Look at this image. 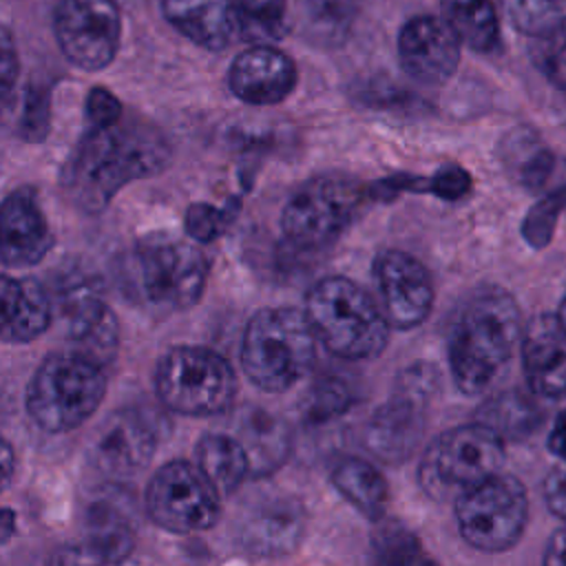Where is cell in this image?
Segmentation results:
<instances>
[{
	"mask_svg": "<svg viewBox=\"0 0 566 566\" xmlns=\"http://www.w3.org/2000/svg\"><path fill=\"white\" fill-rule=\"evenodd\" d=\"M455 522L467 544L502 553L520 542L528 522V495L511 473H495L455 497Z\"/></svg>",
	"mask_w": 566,
	"mask_h": 566,
	"instance_id": "9",
	"label": "cell"
},
{
	"mask_svg": "<svg viewBox=\"0 0 566 566\" xmlns=\"http://www.w3.org/2000/svg\"><path fill=\"white\" fill-rule=\"evenodd\" d=\"M53 316V301L44 285L31 276L0 274V338L31 343L42 336Z\"/></svg>",
	"mask_w": 566,
	"mask_h": 566,
	"instance_id": "22",
	"label": "cell"
},
{
	"mask_svg": "<svg viewBox=\"0 0 566 566\" xmlns=\"http://www.w3.org/2000/svg\"><path fill=\"white\" fill-rule=\"evenodd\" d=\"M195 464L219 495L234 493L250 475L243 447L230 433H206L195 447Z\"/></svg>",
	"mask_w": 566,
	"mask_h": 566,
	"instance_id": "25",
	"label": "cell"
},
{
	"mask_svg": "<svg viewBox=\"0 0 566 566\" xmlns=\"http://www.w3.org/2000/svg\"><path fill=\"white\" fill-rule=\"evenodd\" d=\"M170 157L168 139L144 119L88 128L62 168V188L80 210L99 212L130 181L159 175Z\"/></svg>",
	"mask_w": 566,
	"mask_h": 566,
	"instance_id": "1",
	"label": "cell"
},
{
	"mask_svg": "<svg viewBox=\"0 0 566 566\" xmlns=\"http://www.w3.org/2000/svg\"><path fill=\"white\" fill-rule=\"evenodd\" d=\"M427 190L444 201H455L469 195L471 175L460 166H442L431 179H427Z\"/></svg>",
	"mask_w": 566,
	"mask_h": 566,
	"instance_id": "40",
	"label": "cell"
},
{
	"mask_svg": "<svg viewBox=\"0 0 566 566\" xmlns=\"http://www.w3.org/2000/svg\"><path fill=\"white\" fill-rule=\"evenodd\" d=\"M228 223H230V217L226 210L214 208L203 201L190 203L186 210V217H184L186 234L199 243L214 241L226 230Z\"/></svg>",
	"mask_w": 566,
	"mask_h": 566,
	"instance_id": "36",
	"label": "cell"
},
{
	"mask_svg": "<svg viewBox=\"0 0 566 566\" xmlns=\"http://www.w3.org/2000/svg\"><path fill=\"white\" fill-rule=\"evenodd\" d=\"M548 449L555 458L566 462V409H562L548 431Z\"/></svg>",
	"mask_w": 566,
	"mask_h": 566,
	"instance_id": "46",
	"label": "cell"
},
{
	"mask_svg": "<svg viewBox=\"0 0 566 566\" xmlns=\"http://www.w3.org/2000/svg\"><path fill=\"white\" fill-rule=\"evenodd\" d=\"M363 184L343 172H323L298 186L287 199L281 228L301 250L325 248L352 223L363 206Z\"/></svg>",
	"mask_w": 566,
	"mask_h": 566,
	"instance_id": "8",
	"label": "cell"
},
{
	"mask_svg": "<svg viewBox=\"0 0 566 566\" xmlns=\"http://www.w3.org/2000/svg\"><path fill=\"white\" fill-rule=\"evenodd\" d=\"M157 449L150 424L133 409H119L97 431L91 447L93 467L106 478H128L142 471Z\"/></svg>",
	"mask_w": 566,
	"mask_h": 566,
	"instance_id": "18",
	"label": "cell"
},
{
	"mask_svg": "<svg viewBox=\"0 0 566 566\" xmlns=\"http://www.w3.org/2000/svg\"><path fill=\"white\" fill-rule=\"evenodd\" d=\"M228 86L232 95L245 104H279L296 86L294 60L274 44H252L232 60Z\"/></svg>",
	"mask_w": 566,
	"mask_h": 566,
	"instance_id": "17",
	"label": "cell"
},
{
	"mask_svg": "<svg viewBox=\"0 0 566 566\" xmlns=\"http://www.w3.org/2000/svg\"><path fill=\"white\" fill-rule=\"evenodd\" d=\"M219 497L195 462L170 460L150 478L144 502L148 517L164 531L197 533L217 524Z\"/></svg>",
	"mask_w": 566,
	"mask_h": 566,
	"instance_id": "10",
	"label": "cell"
},
{
	"mask_svg": "<svg viewBox=\"0 0 566 566\" xmlns=\"http://www.w3.org/2000/svg\"><path fill=\"white\" fill-rule=\"evenodd\" d=\"M60 307L66 321L73 352L97 365L115 358L119 347V323L113 310L102 298V285L93 274L71 272L57 287Z\"/></svg>",
	"mask_w": 566,
	"mask_h": 566,
	"instance_id": "13",
	"label": "cell"
},
{
	"mask_svg": "<svg viewBox=\"0 0 566 566\" xmlns=\"http://www.w3.org/2000/svg\"><path fill=\"white\" fill-rule=\"evenodd\" d=\"M15 467H18L15 451H13L11 442L0 433V493L11 486L13 475H15Z\"/></svg>",
	"mask_w": 566,
	"mask_h": 566,
	"instance_id": "44",
	"label": "cell"
},
{
	"mask_svg": "<svg viewBox=\"0 0 566 566\" xmlns=\"http://www.w3.org/2000/svg\"><path fill=\"white\" fill-rule=\"evenodd\" d=\"M398 60L413 80L442 84L458 71L460 40L442 18L416 15L398 33Z\"/></svg>",
	"mask_w": 566,
	"mask_h": 566,
	"instance_id": "15",
	"label": "cell"
},
{
	"mask_svg": "<svg viewBox=\"0 0 566 566\" xmlns=\"http://www.w3.org/2000/svg\"><path fill=\"white\" fill-rule=\"evenodd\" d=\"M53 33L62 55L82 71H102L122 42V9L117 0H60Z\"/></svg>",
	"mask_w": 566,
	"mask_h": 566,
	"instance_id": "12",
	"label": "cell"
},
{
	"mask_svg": "<svg viewBox=\"0 0 566 566\" xmlns=\"http://www.w3.org/2000/svg\"><path fill=\"white\" fill-rule=\"evenodd\" d=\"M522 367L531 391L557 400L566 396V332L555 314H537L520 336Z\"/></svg>",
	"mask_w": 566,
	"mask_h": 566,
	"instance_id": "19",
	"label": "cell"
},
{
	"mask_svg": "<svg viewBox=\"0 0 566 566\" xmlns=\"http://www.w3.org/2000/svg\"><path fill=\"white\" fill-rule=\"evenodd\" d=\"M159 400L181 416L223 413L237 396V374L214 349L177 345L168 349L155 371Z\"/></svg>",
	"mask_w": 566,
	"mask_h": 566,
	"instance_id": "6",
	"label": "cell"
},
{
	"mask_svg": "<svg viewBox=\"0 0 566 566\" xmlns=\"http://www.w3.org/2000/svg\"><path fill=\"white\" fill-rule=\"evenodd\" d=\"M475 422L493 431L502 442H517L539 427L542 409L526 394L509 389L486 398L475 411Z\"/></svg>",
	"mask_w": 566,
	"mask_h": 566,
	"instance_id": "27",
	"label": "cell"
},
{
	"mask_svg": "<svg viewBox=\"0 0 566 566\" xmlns=\"http://www.w3.org/2000/svg\"><path fill=\"white\" fill-rule=\"evenodd\" d=\"M535 69L559 91H566V20L531 38L528 46Z\"/></svg>",
	"mask_w": 566,
	"mask_h": 566,
	"instance_id": "32",
	"label": "cell"
},
{
	"mask_svg": "<svg viewBox=\"0 0 566 566\" xmlns=\"http://www.w3.org/2000/svg\"><path fill=\"white\" fill-rule=\"evenodd\" d=\"M234 29L250 44H274L287 33L285 0H230Z\"/></svg>",
	"mask_w": 566,
	"mask_h": 566,
	"instance_id": "30",
	"label": "cell"
},
{
	"mask_svg": "<svg viewBox=\"0 0 566 566\" xmlns=\"http://www.w3.org/2000/svg\"><path fill=\"white\" fill-rule=\"evenodd\" d=\"M371 566H440L420 537L400 522H382L371 537Z\"/></svg>",
	"mask_w": 566,
	"mask_h": 566,
	"instance_id": "31",
	"label": "cell"
},
{
	"mask_svg": "<svg viewBox=\"0 0 566 566\" xmlns=\"http://www.w3.org/2000/svg\"><path fill=\"white\" fill-rule=\"evenodd\" d=\"M334 489L365 517L382 520L389 504V486L382 473L367 460L343 458L332 469Z\"/></svg>",
	"mask_w": 566,
	"mask_h": 566,
	"instance_id": "26",
	"label": "cell"
},
{
	"mask_svg": "<svg viewBox=\"0 0 566 566\" xmlns=\"http://www.w3.org/2000/svg\"><path fill=\"white\" fill-rule=\"evenodd\" d=\"M557 321L562 323V327H564V332H566V292H564V296H562V301H559V307H557Z\"/></svg>",
	"mask_w": 566,
	"mask_h": 566,
	"instance_id": "48",
	"label": "cell"
},
{
	"mask_svg": "<svg viewBox=\"0 0 566 566\" xmlns=\"http://www.w3.org/2000/svg\"><path fill=\"white\" fill-rule=\"evenodd\" d=\"M544 502L548 511L566 522V462L553 467L544 480Z\"/></svg>",
	"mask_w": 566,
	"mask_h": 566,
	"instance_id": "42",
	"label": "cell"
},
{
	"mask_svg": "<svg viewBox=\"0 0 566 566\" xmlns=\"http://www.w3.org/2000/svg\"><path fill=\"white\" fill-rule=\"evenodd\" d=\"M374 276L389 327L413 329L433 307V281L427 268L402 250H385L374 263Z\"/></svg>",
	"mask_w": 566,
	"mask_h": 566,
	"instance_id": "14",
	"label": "cell"
},
{
	"mask_svg": "<svg viewBox=\"0 0 566 566\" xmlns=\"http://www.w3.org/2000/svg\"><path fill=\"white\" fill-rule=\"evenodd\" d=\"M53 232L29 186L9 192L0 203V261L9 268H31L53 248Z\"/></svg>",
	"mask_w": 566,
	"mask_h": 566,
	"instance_id": "16",
	"label": "cell"
},
{
	"mask_svg": "<svg viewBox=\"0 0 566 566\" xmlns=\"http://www.w3.org/2000/svg\"><path fill=\"white\" fill-rule=\"evenodd\" d=\"M13 528H15V515H13V511L2 509V511H0V539H4L7 535H11Z\"/></svg>",
	"mask_w": 566,
	"mask_h": 566,
	"instance_id": "47",
	"label": "cell"
},
{
	"mask_svg": "<svg viewBox=\"0 0 566 566\" xmlns=\"http://www.w3.org/2000/svg\"><path fill=\"white\" fill-rule=\"evenodd\" d=\"M164 18L190 42L208 51H223L234 35L230 0H159Z\"/></svg>",
	"mask_w": 566,
	"mask_h": 566,
	"instance_id": "23",
	"label": "cell"
},
{
	"mask_svg": "<svg viewBox=\"0 0 566 566\" xmlns=\"http://www.w3.org/2000/svg\"><path fill=\"white\" fill-rule=\"evenodd\" d=\"M49 97L40 88H31L24 102L22 119H20V135L29 142H40L44 139L49 130Z\"/></svg>",
	"mask_w": 566,
	"mask_h": 566,
	"instance_id": "38",
	"label": "cell"
},
{
	"mask_svg": "<svg viewBox=\"0 0 566 566\" xmlns=\"http://www.w3.org/2000/svg\"><path fill=\"white\" fill-rule=\"evenodd\" d=\"M305 318L316 340L345 360L374 358L389 340V323L378 303L345 276H325L312 285Z\"/></svg>",
	"mask_w": 566,
	"mask_h": 566,
	"instance_id": "3",
	"label": "cell"
},
{
	"mask_svg": "<svg viewBox=\"0 0 566 566\" xmlns=\"http://www.w3.org/2000/svg\"><path fill=\"white\" fill-rule=\"evenodd\" d=\"M53 566H108L104 559H99L95 553H91L84 544L82 546H73L62 551Z\"/></svg>",
	"mask_w": 566,
	"mask_h": 566,
	"instance_id": "43",
	"label": "cell"
},
{
	"mask_svg": "<svg viewBox=\"0 0 566 566\" xmlns=\"http://www.w3.org/2000/svg\"><path fill=\"white\" fill-rule=\"evenodd\" d=\"M234 438L245 451L252 475H268L276 471L292 449L285 422L263 409H245L237 418Z\"/></svg>",
	"mask_w": 566,
	"mask_h": 566,
	"instance_id": "24",
	"label": "cell"
},
{
	"mask_svg": "<svg viewBox=\"0 0 566 566\" xmlns=\"http://www.w3.org/2000/svg\"><path fill=\"white\" fill-rule=\"evenodd\" d=\"M522 336L515 298L502 287L473 292L449 332V367L455 387L475 396L486 391L509 365Z\"/></svg>",
	"mask_w": 566,
	"mask_h": 566,
	"instance_id": "2",
	"label": "cell"
},
{
	"mask_svg": "<svg viewBox=\"0 0 566 566\" xmlns=\"http://www.w3.org/2000/svg\"><path fill=\"white\" fill-rule=\"evenodd\" d=\"M517 31L535 38L566 20V0H502Z\"/></svg>",
	"mask_w": 566,
	"mask_h": 566,
	"instance_id": "33",
	"label": "cell"
},
{
	"mask_svg": "<svg viewBox=\"0 0 566 566\" xmlns=\"http://www.w3.org/2000/svg\"><path fill=\"white\" fill-rule=\"evenodd\" d=\"M84 113L88 119V128H111L122 122L124 106L108 88L93 86L86 95Z\"/></svg>",
	"mask_w": 566,
	"mask_h": 566,
	"instance_id": "37",
	"label": "cell"
},
{
	"mask_svg": "<svg viewBox=\"0 0 566 566\" xmlns=\"http://www.w3.org/2000/svg\"><path fill=\"white\" fill-rule=\"evenodd\" d=\"M20 73V55L18 44L9 27L0 22V102L13 91Z\"/></svg>",
	"mask_w": 566,
	"mask_h": 566,
	"instance_id": "41",
	"label": "cell"
},
{
	"mask_svg": "<svg viewBox=\"0 0 566 566\" xmlns=\"http://www.w3.org/2000/svg\"><path fill=\"white\" fill-rule=\"evenodd\" d=\"M352 405V389L340 378H321L307 398V416L312 420H329Z\"/></svg>",
	"mask_w": 566,
	"mask_h": 566,
	"instance_id": "35",
	"label": "cell"
},
{
	"mask_svg": "<svg viewBox=\"0 0 566 566\" xmlns=\"http://www.w3.org/2000/svg\"><path fill=\"white\" fill-rule=\"evenodd\" d=\"M84 546L108 566L126 559L135 546V533L128 520L106 502L93 504L86 513Z\"/></svg>",
	"mask_w": 566,
	"mask_h": 566,
	"instance_id": "29",
	"label": "cell"
},
{
	"mask_svg": "<svg viewBox=\"0 0 566 566\" xmlns=\"http://www.w3.org/2000/svg\"><path fill=\"white\" fill-rule=\"evenodd\" d=\"M316 336L305 312L294 307L259 310L241 338V367L263 391H287L316 360Z\"/></svg>",
	"mask_w": 566,
	"mask_h": 566,
	"instance_id": "4",
	"label": "cell"
},
{
	"mask_svg": "<svg viewBox=\"0 0 566 566\" xmlns=\"http://www.w3.org/2000/svg\"><path fill=\"white\" fill-rule=\"evenodd\" d=\"M135 259L142 294L155 307L188 310L201 298L210 265L192 243L146 239Z\"/></svg>",
	"mask_w": 566,
	"mask_h": 566,
	"instance_id": "11",
	"label": "cell"
},
{
	"mask_svg": "<svg viewBox=\"0 0 566 566\" xmlns=\"http://www.w3.org/2000/svg\"><path fill=\"white\" fill-rule=\"evenodd\" d=\"M566 210V181L546 192L526 214L524 223H522V234L524 239L533 245V248H544L553 232H555V223H557V217L559 212Z\"/></svg>",
	"mask_w": 566,
	"mask_h": 566,
	"instance_id": "34",
	"label": "cell"
},
{
	"mask_svg": "<svg viewBox=\"0 0 566 566\" xmlns=\"http://www.w3.org/2000/svg\"><path fill=\"white\" fill-rule=\"evenodd\" d=\"M424 405L396 391L369 418L363 442L371 455L382 462H405L413 455L424 431Z\"/></svg>",
	"mask_w": 566,
	"mask_h": 566,
	"instance_id": "20",
	"label": "cell"
},
{
	"mask_svg": "<svg viewBox=\"0 0 566 566\" xmlns=\"http://www.w3.org/2000/svg\"><path fill=\"white\" fill-rule=\"evenodd\" d=\"M307 526L303 504L290 495L268 497L256 504L239 528V539L245 551L259 557H279L292 553Z\"/></svg>",
	"mask_w": 566,
	"mask_h": 566,
	"instance_id": "21",
	"label": "cell"
},
{
	"mask_svg": "<svg viewBox=\"0 0 566 566\" xmlns=\"http://www.w3.org/2000/svg\"><path fill=\"white\" fill-rule=\"evenodd\" d=\"M440 7L442 20L460 44L478 53H491L500 46V15L491 0H440Z\"/></svg>",
	"mask_w": 566,
	"mask_h": 566,
	"instance_id": "28",
	"label": "cell"
},
{
	"mask_svg": "<svg viewBox=\"0 0 566 566\" xmlns=\"http://www.w3.org/2000/svg\"><path fill=\"white\" fill-rule=\"evenodd\" d=\"M106 396L104 367L77 352L46 356L27 387V411L49 433L84 424Z\"/></svg>",
	"mask_w": 566,
	"mask_h": 566,
	"instance_id": "5",
	"label": "cell"
},
{
	"mask_svg": "<svg viewBox=\"0 0 566 566\" xmlns=\"http://www.w3.org/2000/svg\"><path fill=\"white\" fill-rule=\"evenodd\" d=\"M542 566H566V526L555 531L546 542Z\"/></svg>",
	"mask_w": 566,
	"mask_h": 566,
	"instance_id": "45",
	"label": "cell"
},
{
	"mask_svg": "<svg viewBox=\"0 0 566 566\" xmlns=\"http://www.w3.org/2000/svg\"><path fill=\"white\" fill-rule=\"evenodd\" d=\"M360 0H307V15L323 29H343L352 22Z\"/></svg>",
	"mask_w": 566,
	"mask_h": 566,
	"instance_id": "39",
	"label": "cell"
},
{
	"mask_svg": "<svg viewBox=\"0 0 566 566\" xmlns=\"http://www.w3.org/2000/svg\"><path fill=\"white\" fill-rule=\"evenodd\" d=\"M504 455V442L478 422L447 429L422 453L420 486L436 500L458 497L500 473Z\"/></svg>",
	"mask_w": 566,
	"mask_h": 566,
	"instance_id": "7",
	"label": "cell"
}]
</instances>
